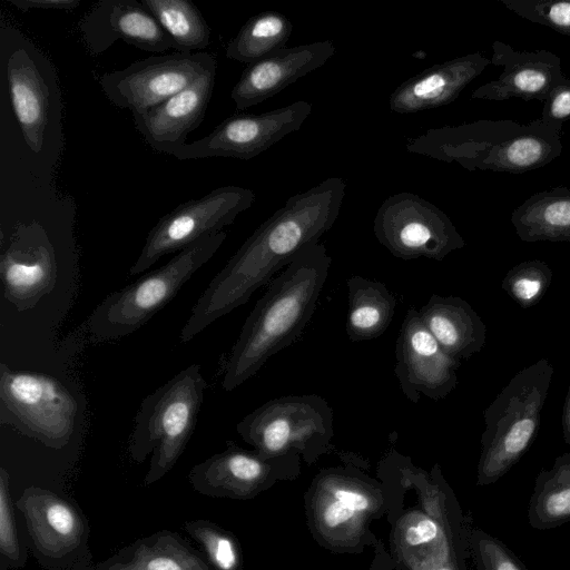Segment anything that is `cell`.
<instances>
[{
	"instance_id": "ffe728a7",
	"label": "cell",
	"mask_w": 570,
	"mask_h": 570,
	"mask_svg": "<svg viewBox=\"0 0 570 570\" xmlns=\"http://www.w3.org/2000/svg\"><path fill=\"white\" fill-rule=\"evenodd\" d=\"M335 52L331 40L279 49L248 65L230 98L238 110L258 105L325 65Z\"/></svg>"
},
{
	"instance_id": "8992f818",
	"label": "cell",
	"mask_w": 570,
	"mask_h": 570,
	"mask_svg": "<svg viewBox=\"0 0 570 570\" xmlns=\"http://www.w3.org/2000/svg\"><path fill=\"white\" fill-rule=\"evenodd\" d=\"M226 237L224 230L205 236L165 265L107 295L88 317L91 341H117L139 330L215 255Z\"/></svg>"
},
{
	"instance_id": "7c38bea8",
	"label": "cell",
	"mask_w": 570,
	"mask_h": 570,
	"mask_svg": "<svg viewBox=\"0 0 570 570\" xmlns=\"http://www.w3.org/2000/svg\"><path fill=\"white\" fill-rule=\"evenodd\" d=\"M217 68L209 52H174L151 56L128 67L106 72L100 87L115 106L134 111L155 107Z\"/></svg>"
},
{
	"instance_id": "ba28073f",
	"label": "cell",
	"mask_w": 570,
	"mask_h": 570,
	"mask_svg": "<svg viewBox=\"0 0 570 570\" xmlns=\"http://www.w3.org/2000/svg\"><path fill=\"white\" fill-rule=\"evenodd\" d=\"M77 402L56 377L0 366V422L45 445L63 448L70 440Z\"/></svg>"
},
{
	"instance_id": "e0dca14e",
	"label": "cell",
	"mask_w": 570,
	"mask_h": 570,
	"mask_svg": "<svg viewBox=\"0 0 570 570\" xmlns=\"http://www.w3.org/2000/svg\"><path fill=\"white\" fill-rule=\"evenodd\" d=\"M3 295L19 311L32 308L56 284L51 243L36 223L20 225L0 261Z\"/></svg>"
},
{
	"instance_id": "484cf974",
	"label": "cell",
	"mask_w": 570,
	"mask_h": 570,
	"mask_svg": "<svg viewBox=\"0 0 570 570\" xmlns=\"http://www.w3.org/2000/svg\"><path fill=\"white\" fill-rule=\"evenodd\" d=\"M7 73L12 110L23 139L32 151L38 153L43 146L49 119V90L23 50L10 56Z\"/></svg>"
},
{
	"instance_id": "8fae6325",
	"label": "cell",
	"mask_w": 570,
	"mask_h": 570,
	"mask_svg": "<svg viewBox=\"0 0 570 570\" xmlns=\"http://www.w3.org/2000/svg\"><path fill=\"white\" fill-rule=\"evenodd\" d=\"M255 202V193L240 186L218 187L200 198L179 204L150 229L130 275L147 271L160 257L222 232Z\"/></svg>"
},
{
	"instance_id": "e575fe53",
	"label": "cell",
	"mask_w": 570,
	"mask_h": 570,
	"mask_svg": "<svg viewBox=\"0 0 570 570\" xmlns=\"http://www.w3.org/2000/svg\"><path fill=\"white\" fill-rule=\"evenodd\" d=\"M0 556L1 570L4 564L9 568H19L26 562L16 528L10 476L4 468H0Z\"/></svg>"
},
{
	"instance_id": "52a82bcc",
	"label": "cell",
	"mask_w": 570,
	"mask_h": 570,
	"mask_svg": "<svg viewBox=\"0 0 570 570\" xmlns=\"http://www.w3.org/2000/svg\"><path fill=\"white\" fill-rule=\"evenodd\" d=\"M236 431L263 456L302 454L313 462L330 449L334 413L320 395H286L269 400L245 415Z\"/></svg>"
},
{
	"instance_id": "ac0fdd59",
	"label": "cell",
	"mask_w": 570,
	"mask_h": 570,
	"mask_svg": "<svg viewBox=\"0 0 570 570\" xmlns=\"http://www.w3.org/2000/svg\"><path fill=\"white\" fill-rule=\"evenodd\" d=\"M490 61L502 66L503 70L497 79L478 87L471 94L472 99L501 101L520 98L544 102L550 91L566 78L560 57L543 49L517 51L497 40L492 43Z\"/></svg>"
},
{
	"instance_id": "ab89813d",
	"label": "cell",
	"mask_w": 570,
	"mask_h": 570,
	"mask_svg": "<svg viewBox=\"0 0 570 570\" xmlns=\"http://www.w3.org/2000/svg\"><path fill=\"white\" fill-rule=\"evenodd\" d=\"M464 561L465 556H456L440 567L438 570H465Z\"/></svg>"
},
{
	"instance_id": "44dd1931",
	"label": "cell",
	"mask_w": 570,
	"mask_h": 570,
	"mask_svg": "<svg viewBox=\"0 0 570 570\" xmlns=\"http://www.w3.org/2000/svg\"><path fill=\"white\" fill-rule=\"evenodd\" d=\"M216 78L209 70L194 83L164 102L142 111H134L132 120L145 141L157 153L186 144L187 136L203 121Z\"/></svg>"
},
{
	"instance_id": "5b68a950",
	"label": "cell",
	"mask_w": 570,
	"mask_h": 570,
	"mask_svg": "<svg viewBox=\"0 0 570 570\" xmlns=\"http://www.w3.org/2000/svg\"><path fill=\"white\" fill-rule=\"evenodd\" d=\"M554 367L548 358L520 370L484 410L476 484L497 482L537 438Z\"/></svg>"
},
{
	"instance_id": "d6a6232c",
	"label": "cell",
	"mask_w": 570,
	"mask_h": 570,
	"mask_svg": "<svg viewBox=\"0 0 570 570\" xmlns=\"http://www.w3.org/2000/svg\"><path fill=\"white\" fill-rule=\"evenodd\" d=\"M552 278L553 273L546 262L529 259L508 271L501 287L521 307L529 308L542 299Z\"/></svg>"
},
{
	"instance_id": "30bf717a",
	"label": "cell",
	"mask_w": 570,
	"mask_h": 570,
	"mask_svg": "<svg viewBox=\"0 0 570 570\" xmlns=\"http://www.w3.org/2000/svg\"><path fill=\"white\" fill-rule=\"evenodd\" d=\"M373 230L376 239L401 259L443 261L465 242L449 216L413 193L387 197L379 208Z\"/></svg>"
},
{
	"instance_id": "74e56055",
	"label": "cell",
	"mask_w": 570,
	"mask_h": 570,
	"mask_svg": "<svg viewBox=\"0 0 570 570\" xmlns=\"http://www.w3.org/2000/svg\"><path fill=\"white\" fill-rule=\"evenodd\" d=\"M20 11L30 10H73L80 4L79 0H8Z\"/></svg>"
},
{
	"instance_id": "f35d334b",
	"label": "cell",
	"mask_w": 570,
	"mask_h": 570,
	"mask_svg": "<svg viewBox=\"0 0 570 570\" xmlns=\"http://www.w3.org/2000/svg\"><path fill=\"white\" fill-rule=\"evenodd\" d=\"M561 423L563 440L566 444L570 446V384L563 404Z\"/></svg>"
},
{
	"instance_id": "83f0119b",
	"label": "cell",
	"mask_w": 570,
	"mask_h": 570,
	"mask_svg": "<svg viewBox=\"0 0 570 570\" xmlns=\"http://www.w3.org/2000/svg\"><path fill=\"white\" fill-rule=\"evenodd\" d=\"M346 285L348 340L357 343L381 336L394 317L396 297L384 283L358 275L350 277Z\"/></svg>"
},
{
	"instance_id": "4316f807",
	"label": "cell",
	"mask_w": 570,
	"mask_h": 570,
	"mask_svg": "<svg viewBox=\"0 0 570 570\" xmlns=\"http://www.w3.org/2000/svg\"><path fill=\"white\" fill-rule=\"evenodd\" d=\"M511 223L523 242H570V189L556 186L531 195L512 212Z\"/></svg>"
},
{
	"instance_id": "60d3db41",
	"label": "cell",
	"mask_w": 570,
	"mask_h": 570,
	"mask_svg": "<svg viewBox=\"0 0 570 570\" xmlns=\"http://www.w3.org/2000/svg\"><path fill=\"white\" fill-rule=\"evenodd\" d=\"M86 570H94V566H92V567H90V568H88V569H86Z\"/></svg>"
},
{
	"instance_id": "8d00e7d4",
	"label": "cell",
	"mask_w": 570,
	"mask_h": 570,
	"mask_svg": "<svg viewBox=\"0 0 570 570\" xmlns=\"http://www.w3.org/2000/svg\"><path fill=\"white\" fill-rule=\"evenodd\" d=\"M539 119L558 130H562L563 124L570 120V79L567 76L548 95Z\"/></svg>"
},
{
	"instance_id": "d6986e66",
	"label": "cell",
	"mask_w": 570,
	"mask_h": 570,
	"mask_svg": "<svg viewBox=\"0 0 570 570\" xmlns=\"http://www.w3.org/2000/svg\"><path fill=\"white\" fill-rule=\"evenodd\" d=\"M79 27L92 55L102 53L117 40L148 52L173 48L170 38L141 1H100L83 16Z\"/></svg>"
},
{
	"instance_id": "4dcf8cb0",
	"label": "cell",
	"mask_w": 570,
	"mask_h": 570,
	"mask_svg": "<svg viewBox=\"0 0 570 570\" xmlns=\"http://www.w3.org/2000/svg\"><path fill=\"white\" fill-rule=\"evenodd\" d=\"M177 52H198L209 45L210 28L189 0H142Z\"/></svg>"
},
{
	"instance_id": "d590c367",
	"label": "cell",
	"mask_w": 570,
	"mask_h": 570,
	"mask_svg": "<svg viewBox=\"0 0 570 570\" xmlns=\"http://www.w3.org/2000/svg\"><path fill=\"white\" fill-rule=\"evenodd\" d=\"M469 546L476 570H528L510 548L482 529L470 531Z\"/></svg>"
},
{
	"instance_id": "7a4b0ae2",
	"label": "cell",
	"mask_w": 570,
	"mask_h": 570,
	"mask_svg": "<svg viewBox=\"0 0 570 570\" xmlns=\"http://www.w3.org/2000/svg\"><path fill=\"white\" fill-rule=\"evenodd\" d=\"M331 263L325 245L316 242L269 283L230 350L222 381L225 391L240 386L301 335L315 312Z\"/></svg>"
},
{
	"instance_id": "277c9868",
	"label": "cell",
	"mask_w": 570,
	"mask_h": 570,
	"mask_svg": "<svg viewBox=\"0 0 570 570\" xmlns=\"http://www.w3.org/2000/svg\"><path fill=\"white\" fill-rule=\"evenodd\" d=\"M206 386L200 365L194 363L140 403L128 441V453L137 463L151 455L145 485L163 479L183 454L194 432Z\"/></svg>"
},
{
	"instance_id": "603a6c76",
	"label": "cell",
	"mask_w": 570,
	"mask_h": 570,
	"mask_svg": "<svg viewBox=\"0 0 570 570\" xmlns=\"http://www.w3.org/2000/svg\"><path fill=\"white\" fill-rule=\"evenodd\" d=\"M469 533L461 512L440 520L415 511L400 520L395 540L400 554L411 569L438 570L453 557L465 556Z\"/></svg>"
},
{
	"instance_id": "2e32d148",
	"label": "cell",
	"mask_w": 570,
	"mask_h": 570,
	"mask_svg": "<svg viewBox=\"0 0 570 570\" xmlns=\"http://www.w3.org/2000/svg\"><path fill=\"white\" fill-rule=\"evenodd\" d=\"M298 454L266 458L234 444L194 465L188 481L194 490L212 498L249 499L298 466Z\"/></svg>"
},
{
	"instance_id": "f1b7e54d",
	"label": "cell",
	"mask_w": 570,
	"mask_h": 570,
	"mask_svg": "<svg viewBox=\"0 0 570 570\" xmlns=\"http://www.w3.org/2000/svg\"><path fill=\"white\" fill-rule=\"evenodd\" d=\"M529 524L549 530L570 522V452L556 458L535 478L528 509Z\"/></svg>"
},
{
	"instance_id": "6da1fadb",
	"label": "cell",
	"mask_w": 570,
	"mask_h": 570,
	"mask_svg": "<svg viewBox=\"0 0 570 570\" xmlns=\"http://www.w3.org/2000/svg\"><path fill=\"white\" fill-rule=\"evenodd\" d=\"M345 181L330 177L291 196L243 243L193 306L179 334L188 343L218 318L245 304L252 294L286 267L301 250L334 225Z\"/></svg>"
},
{
	"instance_id": "9c48e42d",
	"label": "cell",
	"mask_w": 570,
	"mask_h": 570,
	"mask_svg": "<svg viewBox=\"0 0 570 570\" xmlns=\"http://www.w3.org/2000/svg\"><path fill=\"white\" fill-rule=\"evenodd\" d=\"M33 554L48 570H86L91 564L89 524L79 507L48 489L31 485L16 501Z\"/></svg>"
},
{
	"instance_id": "d4e9b609",
	"label": "cell",
	"mask_w": 570,
	"mask_h": 570,
	"mask_svg": "<svg viewBox=\"0 0 570 570\" xmlns=\"http://www.w3.org/2000/svg\"><path fill=\"white\" fill-rule=\"evenodd\" d=\"M94 570H213L200 550L179 533L160 530L139 538Z\"/></svg>"
},
{
	"instance_id": "4fadbf2b",
	"label": "cell",
	"mask_w": 570,
	"mask_h": 570,
	"mask_svg": "<svg viewBox=\"0 0 570 570\" xmlns=\"http://www.w3.org/2000/svg\"><path fill=\"white\" fill-rule=\"evenodd\" d=\"M312 112V104L298 100L259 115H234L207 136L170 149L179 160L232 157L249 160L297 131Z\"/></svg>"
},
{
	"instance_id": "9a60e30c",
	"label": "cell",
	"mask_w": 570,
	"mask_h": 570,
	"mask_svg": "<svg viewBox=\"0 0 570 570\" xmlns=\"http://www.w3.org/2000/svg\"><path fill=\"white\" fill-rule=\"evenodd\" d=\"M395 358L401 391L412 403H417L421 395L442 400L456 387L460 361L441 347L415 308H409L403 320Z\"/></svg>"
},
{
	"instance_id": "cb8c5ba5",
	"label": "cell",
	"mask_w": 570,
	"mask_h": 570,
	"mask_svg": "<svg viewBox=\"0 0 570 570\" xmlns=\"http://www.w3.org/2000/svg\"><path fill=\"white\" fill-rule=\"evenodd\" d=\"M417 311L426 328L453 358H469L484 346L487 327L463 298L433 294Z\"/></svg>"
},
{
	"instance_id": "f546056e",
	"label": "cell",
	"mask_w": 570,
	"mask_h": 570,
	"mask_svg": "<svg viewBox=\"0 0 570 570\" xmlns=\"http://www.w3.org/2000/svg\"><path fill=\"white\" fill-rule=\"evenodd\" d=\"M293 30L291 20L274 10L249 18L227 43L228 59L250 65L285 48Z\"/></svg>"
},
{
	"instance_id": "5bb4252c",
	"label": "cell",
	"mask_w": 570,
	"mask_h": 570,
	"mask_svg": "<svg viewBox=\"0 0 570 570\" xmlns=\"http://www.w3.org/2000/svg\"><path fill=\"white\" fill-rule=\"evenodd\" d=\"M311 517L317 533L328 543L351 546L381 505L380 492L367 480L346 469H330L314 481Z\"/></svg>"
},
{
	"instance_id": "836d02e7",
	"label": "cell",
	"mask_w": 570,
	"mask_h": 570,
	"mask_svg": "<svg viewBox=\"0 0 570 570\" xmlns=\"http://www.w3.org/2000/svg\"><path fill=\"white\" fill-rule=\"evenodd\" d=\"M507 9L531 22L570 36V0H499Z\"/></svg>"
},
{
	"instance_id": "3957f363",
	"label": "cell",
	"mask_w": 570,
	"mask_h": 570,
	"mask_svg": "<svg viewBox=\"0 0 570 570\" xmlns=\"http://www.w3.org/2000/svg\"><path fill=\"white\" fill-rule=\"evenodd\" d=\"M562 131L539 118L527 124L513 120H478L429 129L410 139L406 150L468 170L522 174L543 167L562 153Z\"/></svg>"
},
{
	"instance_id": "7402d4cb",
	"label": "cell",
	"mask_w": 570,
	"mask_h": 570,
	"mask_svg": "<svg viewBox=\"0 0 570 570\" xmlns=\"http://www.w3.org/2000/svg\"><path fill=\"white\" fill-rule=\"evenodd\" d=\"M490 63L481 52H473L424 69L395 88L390 96V109L414 114L449 105Z\"/></svg>"
},
{
	"instance_id": "1f68e13d",
	"label": "cell",
	"mask_w": 570,
	"mask_h": 570,
	"mask_svg": "<svg viewBox=\"0 0 570 570\" xmlns=\"http://www.w3.org/2000/svg\"><path fill=\"white\" fill-rule=\"evenodd\" d=\"M184 530L199 546L213 570H242V554L233 533L205 519L185 522Z\"/></svg>"
}]
</instances>
